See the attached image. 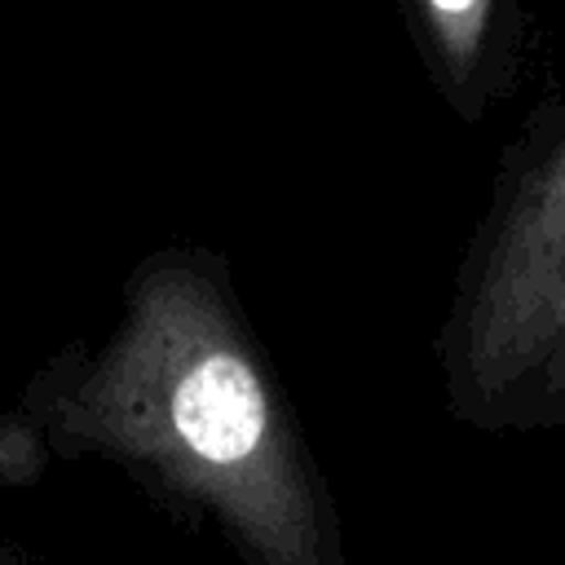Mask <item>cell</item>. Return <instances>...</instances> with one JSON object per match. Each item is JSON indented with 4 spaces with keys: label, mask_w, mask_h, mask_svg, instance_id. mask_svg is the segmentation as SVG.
I'll return each mask as SVG.
<instances>
[{
    "label": "cell",
    "mask_w": 565,
    "mask_h": 565,
    "mask_svg": "<svg viewBox=\"0 0 565 565\" xmlns=\"http://www.w3.org/2000/svg\"><path fill=\"white\" fill-rule=\"evenodd\" d=\"M22 406L53 455L110 459L212 516L243 565H344L313 450L199 247L146 256L110 335L44 366Z\"/></svg>",
    "instance_id": "obj_1"
},
{
    "label": "cell",
    "mask_w": 565,
    "mask_h": 565,
    "mask_svg": "<svg viewBox=\"0 0 565 565\" xmlns=\"http://www.w3.org/2000/svg\"><path fill=\"white\" fill-rule=\"evenodd\" d=\"M437 88L463 119H481L512 75V0H406Z\"/></svg>",
    "instance_id": "obj_3"
},
{
    "label": "cell",
    "mask_w": 565,
    "mask_h": 565,
    "mask_svg": "<svg viewBox=\"0 0 565 565\" xmlns=\"http://www.w3.org/2000/svg\"><path fill=\"white\" fill-rule=\"evenodd\" d=\"M446 406L521 428L565 358V110L503 181L441 327Z\"/></svg>",
    "instance_id": "obj_2"
},
{
    "label": "cell",
    "mask_w": 565,
    "mask_h": 565,
    "mask_svg": "<svg viewBox=\"0 0 565 565\" xmlns=\"http://www.w3.org/2000/svg\"><path fill=\"white\" fill-rule=\"evenodd\" d=\"M561 419H565V358H561V366L547 375V384L539 388V397H534V406H530V415H525V424H521V428L561 424Z\"/></svg>",
    "instance_id": "obj_4"
},
{
    "label": "cell",
    "mask_w": 565,
    "mask_h": 565,
    "mask_svg": "<svg viewBox=\"0 0 565 565\" xmlns=\"http://www.w3.org/2000/svg\"><path fill=\"white\" fill-rule=\"evenodd\" d=\"M0 565H35L26 552H18V547H9V543H0Z\"/></svg>",
    "instance_id": "obj_5"
}]
</instances>
